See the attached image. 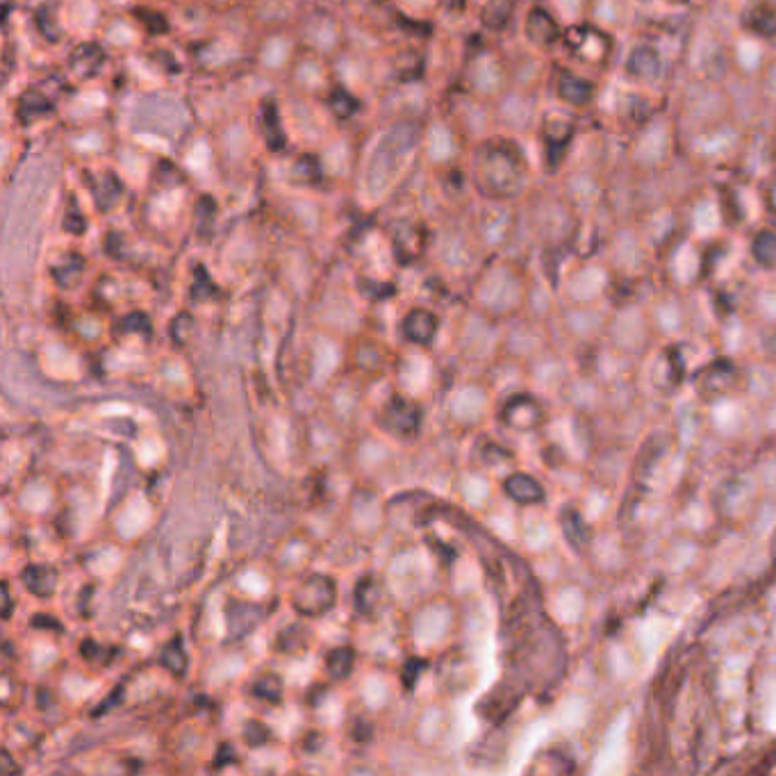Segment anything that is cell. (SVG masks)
<instances>
[{
  "label": "cell",
  "mask_w": 776,
  "mask_h": 776,
  "mask_svg": "<svg viewBox=\"0 0 776 776\" xmlns=\"http://www.w3.org/2000/svg\"><path fill=\"white\" fill-rule=\"evenodd\" d=\"M185 107L171 98H146L137 110V126L151 132H167L178 135L185 128Z\"/></svg>",
  "instance_id": "1"
},
{
  "label": "cell",
  "mask_w": 776,
  "mask_h": 776,
  "mask_svg": "<svg viewBox=\"0 0 776 776\" xmlns=\"http://www.w3.org/2000/svg\"><path fill=\"white\" fill-rule=\"evenodd\" d=\"M478 171H481V187L490 194H508L510 185H515L517 180L515 162L506 151H497V148L481 153Z\"/></svg>",
  "instance_id": "2"
},
{
  "label": "cell",
  "mask_w": 776,
  "mask_h": 776,
  "mask_svg": "<svg viewBox=\"0 0 776 776\" xmlns=\"http://www.w3.org/2000/svg\"><path fill=\"white\" fill-rule=\"evenodd\" d=\"M335 604V583L326 576H312L294 592V608L301 615L317 617Z\"/></svg>",
  "instance_id": "3"
},
{
  "label": "cell",
  "mask_w": 776,
  "mask_h": 776,
  "mask_svg": "<svg viewBox=\"0 0 776 776\" xmlns=\"http://www.w3.org/2000/svg\"><path fill=\"white\" fill-rule=\"evenodd\" d=\"M412 144H415V128L412 126L394 128L392 135H387L383 139V144H381V148H378V155L374 160V176L378 171H383L381 185L387 180V169L399 167V158H403V153L410 151Z\"/></svg>",
  "instance_id": "4"
},
{
  "label": "cell",
  "mask_w": 776,
  "mask_h": 776,
  "mask_svg": "<svg viewBox=\"0 0 776 776\" xmlns=\"http://www.w3.org/2000/svg\"><path fill=\"white\" fill-rule=\"evenodd\" d=\"M437 330V319L426 310H415L408 319L403 321V333H406L412 342H431V337Z\"/></svg>",
  "instance_id": "5"
},
{
  "label": "cell",
  "mask_w": 776,
  "mask_h": 776,
  "mask_svg": "<svg viewBox=\"0 0 776 776\" xmlns=\"http://www.w3.org/2000/svg\"><path fill=\"white\" fill-rule=\"evenodd\" d=\"M326 670L335 676V679H342V676H346L351 672V665H353V651L349 647H340L335 651H330L328 658H326Z\"/></svg>",
  "instance_id": "6"
},
{
  "label": "cell",
  "mask_w": 776,
  "mask_h": 776,
  "mask_svg": "<svg viewBox=\"0 0 776 776\" xmlns=\"http://www.w3.org/2000/svg\"><path fill=\"white\" fill-rule=\"evenodd\" d=\"M490 10H494L497 14L487 16V19H485L487 26H494V28L503 26V23H506V19H508V14H510L508 0H492V3H490Z\"/></svg>",
  "instance_id": "7"
}]
</instances>
